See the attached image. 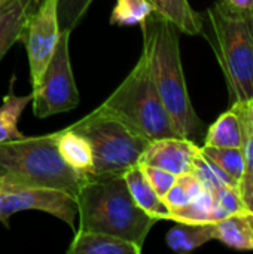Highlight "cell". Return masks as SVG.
<instances>
[{"instance_id":"obj_1","label":"cell","mask_w":253,"mask_h":254,"mask_svg":"<svg viewBox=\"0 0 253 254\" xmlns=\"http://www.w3.org/2000/svg\"><path fill=\"white\" fill-rule=\"evenodd\" d=\"M143 54L151 77L171 118L177 134L192 141L204 132V124L191 103L182 68L179 30L166 18L152 12L142 24Z\"/></svg>"},{"instance_id":"obj_2","label":"cell","mask_w":253,"mask_h":254,"mask_svg":"<svg viewBox=\"0 0 253 254\" xmlns=\"http://www.w3.org/2000/svg\"><path fill=\"white\" fill-rule=\"evenodd\" d=\"M79 229L103 232L143 249L158 219L134 202L122 176L88 177L76 198Z\"/></svg>"},{"instance_id":"obj_3","label":"cell","mask_w":253,"mask_h":254,"mask_svg":"<svg viewBox=\"0 0 253 254\" xmlns=\"http://www.w3.org/2000/svg\"><path fill=\"white\" fill-rule=\"evenodd\" d=\"M86 179L61 158L57 132L0 143V185L51 188L78 198Z\"/></svg>"},{"instance_id":"obj_4","label":"cell","mask_w":253,"mask_h":254,"mask_svg":"<svg viewBox=\"0 0 253 254\" xmlns=\"http://www.w3.org/2000/svg\"><path fill=\"white\" fill-rule=\"evenodd\" d=\"M201 33L209 40L227 82L230 104L253 98V18L234 19L215 6L203 16Z\"/></svg>"},{"instance_id":"obj_5","label":"cell","mask_w":253,"mask_h":254,"mask_svg":"<svg viewBox=\"0 0 253 254\" xmlns=\"http://www.w3.org/2000/svg\"><path fill=\"white\" fill-rule=\"evenodd\" d=\"M70 128L84 135L91 146L94 171L89 177L122 176L131 167L139 165L149 144L146 137L101 106Z\"/></svg>"},{"instance_id":"obj_6","label":"cell","mask_w":253,"mask_h":254,"mask_svg":"<svg viewBox=\"0 0 253 254\" xmlns=\"http://www.w3.org/2000/svg\"><path fill=\"white\" fill-rule=\"evenodd\" d=\"M101 107L119 116L149 141L180 137L151 77L143 52L134 68L107 100H104Z\"/></svg>"},{"instance_id":"obj_7","label":"cell","mask_w":253,"mask_h":254,"mask_svg":"<svg viewBox=\"0 0 253 254\" xmlns=\"http://www.w3.org/2000/svg\"><path fill=\"white\" fill-rule=\"evenodd\" d=\"M70 30H61L54 54L39 82L33 86L31 103L36 118L66 113L79 104V92L70 63Z\"/></svg>"},{"instance_id":"obj_8","label":"cell","mask_w":253,"mask_h":254,"mask_svg":"<svg viewBox=\"0 0 253 254\" xmlns=\"http://www.w3.org/2000/svg\"><path fill=\"white\" fill-rule=\"evenodd\" d=\"M28 210L45 211L63 220L72 229L79 217L76 198L64 190L0 185V222L7 223L12 214Z\"/></svg>"},{"instance_id":"obj_9","label":"cell","mask_w":253,"mask_h":254,"mask_svg":"<svg viewBox=\"0 0 253 254\" xmlns=\"http://www.w3.org/2000/svg\"><path fill=\"white\" fill-rule=\"evenodd\" d=\"M58 0H40L30 13L21 40L27 49L31 86H36L60 39Z\"/></svg>"},{"instance_id":"obj_10","label":"cell","mask_w":253,"mask_h":254,"mask_svg":"<svg viewBox=\"0 0 253 254\" xmlns=\"http://www.w3.org/2000/svg\"><path fill=\"white\" fill-rule=\"evenodd\" d=\"M200 152L195 141L183 137H166L149 141L139 159V165H152L180 176L191 173Z\"/></svg>"},{"instance_id":"obj_11","label":"cell","mask_w":253,"mask_h":254,"mask_svg":"<svg viewBox=\"0 0 253 254\" xmlns=\"http://www.w3.org/2000/svg\"><path fill=\"white\" fill-rule=\"evenodd\" d=\"M40 0H6L0 6V60L21 40L25 22Z\"/></svg>"},{"instance_id":"obj_12","label":"cell","mask_w":253,"mask_h":254,"mask_svg":"<svg viewBox=\"0 0 253 254\" xmlns=\"http://www.w3.org/2000/svg\"><path fill=\"white\" fill-rule=\"evenodd\" d=\"M142 249L130 241L103 232L78 229L67 254H140Z\"/></svg>"},{"instance_id":"obj_13","label":"cell","mask_w":253,"mask_h":254,"mask_svg":"<svg viewBox=\"0 0 253 254\" xmlns=\"http://www.w3.org/2000/svg\"><path fill=\"white\" fill-rule=\"evenodd\" d=\"M122 177L137 207L158 220H170V208L166 205L163 198L157 195L139 165L131 167L122 174Z\"/></svg>"},{"instance_id":"obj_14","label":"cell","mask_w":253,"mask_h":254,"mask_svg":"<svg viewBox=\"0 0 253 254\" xmlns=\"http://www.w3.org/2000/svg\"><path fill=\"white\" fill-rule=\"evenodd\" d=\"M57 147L61 158L70 168L84 176H92V150L88 140L84 135L67 127L66 129L57 132Z\"/></svg>"},{"instance_id":"obj_15","label":"cell","mask_w":253,"mask_h":254,"mask_svg":"<svg viewBox=\"0 0 253 254\" xmlns=\"http://www.w3.org/2000/svg\"><path fill=\"white\" fill-rule=\"evenodd\" d=\"M158 15L170 21L179 31L197 36L203 30V15L195 12L188 0H148Z\"/></svg>"},{"instance_id":"obj_16","label":"cell","mask_w":253,"mask_h":254,"mask_svg":"<svg viewBox=\"0 0 253 254\" xmlns=\"http://www.w3.org/2000/svg\"><path fill=\"white\" fill-rule=\"evenodd\" d=\"M215 240V228L213 223H182L177 222L173 226L167 237V246L177 253L192 252L206 243Z\"/></svg>"},{"instance_id":"obj_17","label":"cell","mask_w":253,"mask_h":254,"mask_svg":"<svg viewBox=\"0 0 253 254\" xmlns=\"http://www.w3.org/2000/svg\"><path fill=\"white\" fill-rule=\"evenodd\" d=\"M215 240L237 250H253V237L245 213L228 216L213 223Z\"/></svg>"},{"instance_id":"obj_18","label":"cell","mask_w":253,"mask_h":254,"mask_svg":"<svg viewBox=\"0 0 253 254\" xmlns=\"http://www.w3.org/2000/svg\"><path fill=\"white\" fill-rule=\"evenodd\" d=\"M31 94L16 95L12 89L10 79V89L3 97V103L0 106V143L13 141L24 137L18 129V119L24 112L25 106L31 101Z\"/></svg>"},{"instance_id":"obj_19","label":"cell","mask_w":253,"mask_h":254,"mask_svg":"<svg viewBox=\"0 0 253 254\" xmlns=\"http://www.w3.org/2000/svg\"><path fill=\"white\" fill-rule=\"evenodd\" d=\"M243 134L237 115L230 109L218 118L207 129L204 146L210 147H242Z\"/></svg>"},{"instance_id":"obj_20","label":"cell","mask_w":253,"mask_h":254,"mask_svg":"<svg viewBox=\"0 0 253 254\" xmlns=\"http://www.w3.org/2000/svg\"><path fill=\"white\" fill-rule=\"evenodd\" d=\"M170 220L182 222V223H215V222H218L213 193L210 190L204 189L197 198H194L186 205L176 208V210H170Z\"/></svg>"},{"instance_id":"obj_21","label":"cell","mask_w":253,"mask_h":254,"mask_svg":"<svg viewBox=\"0 0 253 254\" xmlns=\"http://www.w3.org/2000/svg\"><path fill=\"white\" fill-rule=\"evenodd\" d=\"M200 152L236 180H240L243 177V174L246 173L245 156H243L242 147L203 146V147H200Z\"/></svg>"},{"instance_id":"obj_22","label":"cell","mask_w":253,"mask_h":254,"mask_svg":"<svg viewBox=\"0 0 253 254\" xmlns=\"http://www.w3.org/2000/svg\"><path fill=\"white\" fill-rule=\"evenodd\" d=\"M203 190L204 188L201 182L197 179V176L194 173H185V174L177 176L174 185L163 196V201L170 210H176L191 202Z\"/></svg>"},{"instance_id":"obj_23","label":"cell","mask_w":253,"mask_h":254,"mask_svg":"<svg viewBox=\"0 0 253 254\" xmlns=\"http://www.w3.org/2000/svg\"><path fill=\"white\" fill-rule=\"evenodd\" d=\"M191 173H194L197 176V179L201 182L203 188L210 192H213L215 189H218L222 185L233 186V188H237V185H239V180H236L230 174H227L215 162L207 159L201 152H198Z\"/></svg>"},{"instance_id":"obj_24","label":"cell","mask_w":253,"mask_h":254,"mask_svg":"<svg viewBox=\"0 0 253 254\" xmlns=\"http://www.w3.org/2000/svg\"><path fill=\"white\" fill-rule=\"evenodd\" d=\"M154 12L148 0H116L110 15L112 25L142 24Z\"/></svg>"},{"instance_id":"obj_25","label":"cell","mask_w":253,"mask_h":254,"mask_svg":"<svg viewBox=\"0 0 253 254\" xmlns=\"http://www.w3.org/2000/svg\"><path fill=\"white\" fill-rule=\"evenodd\" d=\"M231 110L237 115L240 125H242V134H243L242 150L245 156L246 173L253 174V118L249 109V103L237 101L231 104Z\"/></svg>"},{"instance_id":"obj_26","label":"cell","mask_w":253,"mask_h":254,"mask_svg":"<svg viewBox=\"0 0 253 254\" xmlns=\"http://www.w3.org/2000/svg\"><path fill=\"white\" fill-rule=\"evenodd\" d=\"M213 198H215V207H216V217L218 222L233 216V214H239V213H245V207L243 202L240 199L239 190L237 188L233 186H227L222 185L218 189H215L213 192Z\"/></svg>"},{"instance_id":"obj_27","label":"cell","mask_w":253,"mask_h":254,"mask_svg":"<svg viewBox=\"0 0 253 254\" xmlns=\"http://www.w3.org/2000/svg\"><path fill=\"white\" fill-rule=\"evenodd\" d=\"M92 0H58V21L61 30L73 31L85 18Z\"/></svg>"},{"instance_id":"obj_28","label":"cell","mask_w":253,"mask_h":254,"mask_svg":"<svg viewBox=\"0 0 253 254\" xmlns=\"http://www.w3.org/2000/svg\"><path fill=\"white\" fill-rule=\"evenodd\" d=\"M139 167L142 168L149 185L154 188L157 195L161 198L169 192V189L174 185V182L177 179V176H174L173 173L166 171L158 167H152V165H139Z\"/></svg>"},{"instance_id":"obj_29","label":"cell","mask_w":253,"mask_h":254,"mask_svg":"<svg viewBox=\"0 0 253 254\" xmlns=\"http://www.w3.org/2000/svg\"><path fill=\"white\" fill-rule=\"evenodd\" d=\"M215 7L225 16L234 19L253 18V0H218Z\"/></svg>"},{"instance_id":"obj_30","label":"cell","mask_w":253,"mask_h":254,"mask_svg":"<svg viewBox=\"0 0 253 254\" xmlns=\"http://www.w3.org/2000/svg\"><path fill=\"white\" fill-rule=\"evenodd\" d=\"M237 190H239L245 210L253 213V174H249V173L243 174V177L239 180Z\"/></svg>"},{"instance_id":"obj_31","label":"cell","mask_w":253,"mask_h":254,"mask_svg":"<svg viewBox=\"0 0 253 254\" xmlns=\"http://www.w3.org/2000/svg\"><path fill=\"white\" fill-rule=\"evenodd\" d=\"M245 217H246V222L251 228V232H252L253 237V213H249V211H245Z\"/></svg>"},{"instance_id":"obj_32","label":"cell","mask_w":253,"mask_h":254,"mask_svg":"<svg viewBox=\"0 0 253 254\" xmlns=\"http://www.w3.org/2000/svg\"><path fill=\"white\" fill-rule=\"evenodd\" d=\"M248 103H249V109H251V113H252V118H253V98L252 100H249Z\"/></svg>"},{"instance_id":"obj_33","label":"cell","mask_w":253,"mask_h":254,"mask_svg":"<svg viewBox=\"0 0 253 254\" xmlns=\"http://www.w3.org/2000/svg\"><path fill=\"white\" fill-rule=\"evenodd\" d=\"M4 1H6V0H0V6H1V4H3Z\"/></svg>"}]
</instances>
